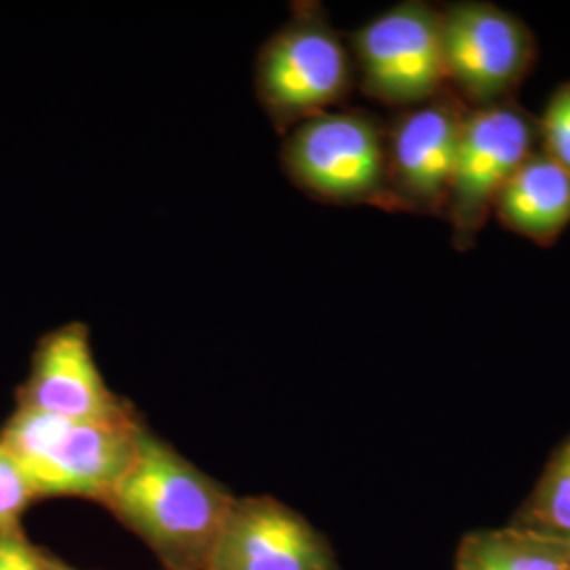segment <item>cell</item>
Returning <instances> with one entry per match:
<instances>
[{
    "mask_svg": "<svg viewBox=\"0 0 570 570\" xmlns=\"http://www.w3.org/2000/svg\"><path fill=\"white\" fill-rule=\"evenodd\" d=\"M235 499L144 425L131 463L102 505L165 570H205Z\"/></svg>",
    "mask_w": 570,
    "mask_h": 570,
    "instance_id": "1",
    "label": "cell"
},
{
    "mask_svg": "<svg viewBox=\"0 0 570 570\" xmlns=\"http://www.w3.org/2000/svg\"><path fill=\"white\" fill-rule=\"evenodd\" d=\"M142 428V416L85 423L16 407L0 428V440L20 461L39 499L104 503L131 463Z\"/></svg>",
    "mask_w": 570,
    "mask_h": 570,
    "instance_id": "2",
    "label": "cell"
},
{
    "mask_svg": "<svg viewBox=\"0 0 570 570\" xmlns=\"http://www.w3.org/2000/svg\"><path fill=\"white\" fill-rule=\"evenodd\" d=\"M353 82L351 49L317 2H298L256 61L258 98L282 129L330 112L351 94Z\"/></svg>",
    "mask_w": 570,
    "mask_h": 570,
    "instance_id": "3",
    "label": "cell"
},
{
    "mask_svg": "<svg viewBox=\"0 0 570 570\" xmlns=\"http://www.w3.org/2000/svg\"><path fill=\"white\" fill-rule=\"evenodd\" d=\"M282 161L292 183L311 197L387 209V136L370 112H324L294 125Z\"/></svg>",
    "mask_w": 570,
    "mask_h": 570,
    "instance_id": "4",
    "label": "cell"
},
{
    "mask_svg": "<svg viewBox=\"0 0 570 570\" xmlns=\"http://www.w3.org/2000/svg\"><path fill=\"white\" fill-rule=\"evenodd\" d=\"M355 79L376 102L412 108L449 91L440 9L407 0L351 37Z\"/></svg>",
    "mask_w": 570,
    "mask_h": 570,
    "instance_id": "5",
    "label": "cell"
},
{
    "mask_svg": "<svg viewBox=\"0 0 570 570\" xmlns=\"http://www.w3.org/2000/svg\"><path fill=\"white\" fill-rule=\"evenodd\" d=\"M449 89L468 108L510 102L537 56L529 26L492 2L440 9Z\"/></svg>",
    "mask_w": 570,
    "mask_h": 570,
    "instance_id": "6",
    "label": "cell"
},
{
    "mask_svg": "<svg viewBox=\"0 0 570 570\" xmlns=\"http://www.w3.org/2000/svg\"><path fill=\"white\" fill-rule=\"evenodd\" d=\"M537 150V119L515 100L469 108L444 214L456 249L473 247L501 190Z\"/></svg>",
    "mask_w": 570,
    "mask_h": 570,
    "instance_id": "7",
    "label": "cell"
},
{
    "mask_svg": "<svg viewBox=\"0 0 570 570\" xmlns=\"http://www.w3.org/2000/svg\"><path fill=\"white\" fill-rule=\"evenodd\" d=\"M468 112L449 89L389 122L387 212L446 214Z\"/></svg>",
    "mask_w": 570,
    "mask_h": 570,
    "instance_id": "8",
    "label": "cell"
},
{
    "mask_svg": "<svg viewBox=\"0 0 570 570\" xmlns=\"http://www.w3.org/2000/svg\"><path fill=\"white\" fill-rule=\"evenodd\" d=\"M18 407L85 423H119L140 416L106 385L96 364L89 327L70 322L47 332L18 389Z\"/></svg>",
    "mask_w": 570,
    "mask_h": 570,
    "instance_id": "9",
    "label": "cell"
},
{
    "mask_svg": "<svg viewBox=\"0 0 570 570\" xmlns=\"http://www.w3.org/2000/svg\"><path fill=\"white\" fill-rule=\"evenodd\" d=\"M205 570H338L326 537L273 497L235 499Z\"/></svg>",
    "mask_w": 570,
    "mask_h": 570,
    "instance_id": "10",
    "label": "cell"
},
{
    "mask_svg": "<svg viewBox=\"0 0 570 570\" xmlns=\"http://www.w3.org/2000/svg\"><path fill=\"white\" fill-rule=\"evenodd\" d=\"M492 214L511 233L551 245L570 225V174L543 150L532 153L501 190Z\"/></svg>",
    "mask_w": 570,
    "mask_h": 570,
    "instance_id": "11",
    "label": "cell"
},
{
    "mask_svg": "<svg viewBox=\"0 0 570 570\" xmlns=\"http://www.w3.org/2000/svg\"><path fill=\"white\" fill-rule=\"evenodd\" d=\"M454 570H570V548L510 524L471 530L456 548Z\"/></svg>",
    "mask_w": 570,
    "mask_h": 570,
    "instance_id": "12",
    "label": "cell"
},
{
    "mask_svg": "<svg viewBox=\"0 0 570 570\" xmlns=\"http://www.w3.org/2000/svg\"><path fill=\"white\" fill-rule=\"evenodd\" d=\"M510 527L570 548V433L551 452Z\"/></svg>",
    "mask_w": 570,
    "mask_h": 570,
    "instance_id": "13",
    "label": "cell"
},
{
    "mask_svg": "<svg viewBox=\"0 0 570 570\" xmlns=\"http://www.w3.org/2000/svg\"><path fill=\"white\" fill-rule=\"evenodd\" d=\"M39 501L28 473L0 440V532L21 529V515Z\"/></svg>",
    "mask_w": 570,
    "mask_h": 570,
    "instance_id": "14",
    "label": "cell"
},
{
    "mask_svg": "<svg viewBox=\"0 0 570 570\" xmlns=\"http://www.w3.org/2000/svg\"><path fill=\"white\" fill-rule=\"evenodd\" d=\"M537 129L539 150L570 174V82L560 85L551 94Z\"/></svg>",
    "mask_w": 570,
    "mask_h": 570,
    "instance_id": "15",
    "label": "cell"
},
{
    "mask_svg": "<svg viewBox=\"0 0 570 570\" xmlns=\"http://www.w3.org/2000/svg\"><path fill=\"white\" fill-rule=\"evenodd\" d=\"M47 556L28 541L23 529L0 532V570H42Z\"/></svg>",
    "mask_w": 570,
    "mask_h": 570,
    "instance_id": "16",
    "label": "cell"
},
{
    "mask_svg": "<svg viewBox=\"0 0 570 570\" xmlns=\"http://www.w3.org/2000/svg\"><path fill=\"white\" fill-rule=\"evenodd\" d=\"M42 570H77L72 569V567H68V564H63L60 560H56L53 556H47V562H45V567Z\"/></svg>",
    "mask_w": 570,
    "mask_h": 570,
    "instance_id": "17",
    "label": "cell"
}]
</instances>
